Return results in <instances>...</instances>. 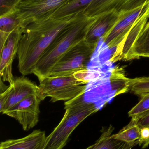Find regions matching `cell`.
Wrapping results in <instances>:
<instances>
[{
    "label": "cell",
    "mask_w": 149,
    "mask_h": 149,
    "mask_svg": "<svg viewBox=\"0 0 149 149\" xmlns=\"http://www.w3.org/2000/svg\"><path fill=\"white\" fill-rule=\"evenodd\" d=\"M149 7V0L143 6L120 14L119 20L107 35L100 40L108 49L116 48L123 41L129 31Z\"/></svg>",
    "instance_id": "obj_8"
},
{
    "label": "cell",
    "mask_w": 149,
    "mask_h": 149,
    "mask_svg": "<svg viewBox=\"0 0 149 149\" xmlns=\"http://www.w3.org/2000/svg\"><path fill=\"white\" fill-rule=\"evenodd\" d=\"M21 0H0V16L15 8Z\"/></svg>",
    "instance_id": "obj_23"
},
{
    "label": "cell",
    "mask_w": 149,
    "mask_h": 149,
    "mask_svg": "<svg viewBox=\"0 0 149 149\" xmlns=\"http://www.w3.org/2000/svg\"><path fill=\"white\" fill-rule=\"evenodd\" d=\"M84 94L65 102L64 115L47 136L44 149H63L76 127L87 117L99 111L94 104L85 100Z\"/></svg>",
    "instance_id": "obj_3"
},
{
    "label": "cell",
    "mask_w": 149,
    "mask_h": 149,
    "mask_svg": "<svg viewBox=\"0 0 149 149\" xmlns=\"http://www.w3.org/2000/svg\"><path fill=\"white\" fill-rule=\"evenodd\" d=\"M94 0H67L51 16L57 20L73 17L84 12Z\"/></svg>",
    "instance_id": "obj_18"
},
{
    "label": "cell",
    "mask_w": 149,
    "mask_h": 149,
    "mask_svg": "<svg viewBox=\"0 0 149 149\" xmlns=\"http://www.w3.org/2000/svg\"><path fill=\"white\" fill-rule=\"evenodd\" d=\"M46 138L44 131L36 130L23 138L1 142L0 149H44Z\"/></svg>",
    "instance_id": "obj_15"
},
{
    "label": "cell",
    "mask_w": 149,
    "mask_h": 149,
    "mask_svg": "<svg viewBox=\"0 0 149 149\" xmlns=\"http://www.w3.org/2000/svg\"><path fill=\"white\" fill-rule=\"evenodd\" d=\"M130 79L122 68L115 67L100 76L90 80L86 85L84 99L100 110L115 96L130 88Z\"/></svg>",
    "instance_id": "obj_4"
},
{
    "label": "cell",
    "mask_w": 149,
    "mask_h": 149,
    "mask_svg": "<svg viewBox=\"0 0 149 149\" xmlns=\"http://www.w3.org/2000/svg\"><path fill=\"white\" fill-rule=\"evenodd\" d=\"M114 128L112 125L104 128L101 130L99 138L94 144L86 149H131L136 144L128 143L111 136Z\"/></svg>",
    "instance_id": "obj_16"
},
{
    "label": "cell",
    "mask_w": 149,
    "mask_h": 149,
    "mask_svg": "<svg viewBox=\"0 0 149 149\" xmlns=\"http://www.w3.org/2000/svg\"></svg>",
    "instance_id": "obj_27"
},
{
    "label": "cell",
    "mask_w": 149,
    "mask_h": 149,
    "mask_svg": "<svg viewBox=\"0 0 149 149\" xmlns=\"http://www.w3.org/2000/svg\"><path fill=\"white\" fill-rule=\"evenodd\" d=\"M141 57L149 58V20L135 42L127 60Z\"/></svg>",
    "instance_id": "obj_19"
},
{
    "label": "cell",
    "mask_w": 149,
    "mask_h": 149,
    "mask_svg": "<svg viewBox=\"0 0 149 149\" xmlns=\"http://www.w3.org/2000/svg\"><path fill=\"white\" fill-rule=\"evenodd\" d=\"M149 145V139L148 141L143 142L141 146L143 149L145 148H147Z\"/></svg>",
    "instance_id": "obj_26"
},
{
    "label": "cell",
    "mask_w": 149,
    "mask_h": 149,
    "mask_svg": "<svg viewBox=\"0 0 149 149\" xmlns=\"http://www.w3.org/2000/svg\"><path fill=\"white\" fill-rule=\"evenodd\" d=\"M141 95L140 101L128 113L129 116L134 120L136 121L149 113V92Z\"/></svg>",
    "instance_id": "obj_21"
},
{
    "label": "cell",
    "mask_w": 149,
    "mask_h": 149,
    "mask_svg": "<svg viewBox=\"0 0 149 149\" xmlns=\"http://www.w3.org/2000/svg\"><path fill=\"white\" fill-rule=\"evenodd\" d=\"M130 88L135 94L149 92V77L130 79Z\"/></svg>",
    "instance_id": "obj_22"
},
{
    "label": "cell",
    "mask_w": 149,
    "mask_h": 149,
    "mask_svg": "<svg viewBox=\"0 0 149 149\" xmlns=\"http://www.w3.org/2000/svg\"><path fill=\"white\" fill-rule=\"evenodd\" d=\"M21 27V22L15 10L0 16V51L11 33Z\"/></svg>",
    "instance_id": "obj_17"
},
{
    "label": "cell",
    "mask_w": 149,
    "mask_h": 149,
    "mask_svg": "<svg viewBox=\"0 0 149 149\" xmlns=\"http://www.w3.org/2000/svg\"><path fill=\"white\" fill-rule=\"evenodd\" d=\"M23 33V29L19 27L10 35L1 52L0 75L3 81L12 85L15 79L12 73V63L17 55L18 44Z\"/></svg>",
    "instance_id": "obj_11"
},
{
    "label": "cell",
    "mask_w": 149,
    "mask_h": 149,
    "mask_svg": "<svg viewBox=\"0 0 149 149\" xmlns=\"http://www.w3.org/2000/svg\"><path fill=\"white\" fill-rule=\"evenodd\" d=\"M149 139V127H143L141 128V137L139 140L140 146Z\"/></svg>",
    "instance_id": "obj_24"
},
{
    "label": "cell",
    "mask_w": 149,
    "mask_h": 149,
    "mask_svg": "<svg viewBox=\"0 0 149 149\" xmlns=\"http://www.w3.org/2000/svg\"><path fill=\"white\" fill-rule=\"evenodd\" d=\"M120 16L119 13L112 11L96 17L89 29L85 41L97 47L100 40L107 35L116 24Z\"/></svg>",
    "instance_id": "obj_12"
},
{
    "label": "cell",
    "mask_w": 149,
    "mask_h": 149,
    "mask_svg": "<svg viewBox=\"0 0 149 149\" xmlns=\"http://www.w3.org/2000/svg\"><path fill=\"white\" fill-rule=\"evenodd\" d=\"M74 16L59 20L50 17L22 28L17 53L18 70L21 74L33 73L43 54Z\"/></svg>",
    "instance_id": "obj_1"
},
{
    "label": "cell",
    "mask_w": 149,
    "mask_h": 149,
    "mask_svg": "<svg viewBox=\"0 0 149 149\" xmlns=\"http://www.w3.org/2000/svg\"><path fill=\"white\" fill-rule=\"evenodd\" d=\"M96 48L82 41L59 60L48 76H65L85 70Z\"/></svg>",
    "instance_id": "obj_6"
},
{
    "label": "cell",
    "mask_w": 149,
    "mask_h": 149,
    "mask_svg": "<svg viewBox=\"0 0 149 149\" xmlns=\"http://www.w3.org/2000/svg\"><path fill=\"white\" fill-rule=\"evenodd\" d=\"M95 18L87 16L84 12L75 15L59 33L35 65L32 74L39 81L48 77L59 60L74 46L85 40Z\"/></svg>",
    "instance_id": "obj_2"
},
{
    "label": "cell",
    "mask_w": 149,
    "mask_h": 149,
    "mask_svg": "<svg viewBox=\"0 0 149 149\" xmlns=\"http://www.w3.org/2000/svg\"><path fill=\"white\" fill-rule=\"evenodd\" d=\"M40 102L38 95H32L3 114L15 119L24 130L28 131L35 127L39 121Z\"/></svg>",
    "instance_id": "obj_9"
},
{
    "label": "cell",
    "mask_w": 149,
    "mask_h": 149,
    "mask_svg": "<svg viewBox=\"0 0 149 149\" xmlns=\"http://www.w3.org/2000/svg\"><path fill=\"white\" fill-rule=\"evenodd\" d=\"M67 0H21L15 10L24 28L32 23L51 17Z\"/></svg>",
    "instance_id": "obj_7"
},
{
    "label": "cell",
    "mask_w": 149,
    "mask_h": 149,
    "mask_svg": "<svg viewBox=\"0 0 149 149\" xmlns=\"http://www.w3.org/2000/svg\"><path fill=\"white\" fill-rule=\"evenodd\" d=\"M148 0H94L84 11L87 16L97 17L114 11L119 14L131 11L145 4Z\"/></svg>",
    "instance_id": "obj_10"
},
{
    "label": "cell",
    "mask_w": 149,
    "mask_h": 149,
    "mask_svg": "<svg viewBox=\"0 0 149 149\" xmlns=\"http://www.w3.org/2000/svg\"><path fill=\"white\" fill-rule=\"evenodd\" d=\"M113 138L128 143L139 144L141 137V128L135 121L131 120L127 126L117 134H112Z\"/></svg>",
    "instance_id": "obj_20"
},
{
    "label": "cell",
    "mask_w": 149,
    "mask_h": 149,
    "mask_svg": "<svg viewBox=\"0 0 149 149\" xmlns=\"http://www.w3.org/2000/svg\"><path fill=\"white\" fill-rule=\"evenodd\" d=\"M135 121L141 128L143 127H149V113Z\"/></svg>",
    "instance_id": "obj_25"
},
{
    "label": "cell",
    "mask_w": 149,
    "mask_h": 149,
    "mask_svg": "<svg viewBox=\"0 0 149 149\" xmlns=\"http://www.w3.org/2000/svg\"><path fill=\"white\" fill-rule=\"evenodd\" d=\"M149 19V7L135 23L123 41L116 48L109 61L115 63L119 60H127L129 55L138 36Z\"/></svg>",
    "instance_id": "obj_14"
},
{
    "label": "cell",
    "mask_w": 149,
    "mask_h": 149,
    "mask_svg": "<svg viewBox=\"0 0 149 149\" xmlns=\"http://www.w3.org/2000/svg\"><path fill=\"white\" fill-rule=\"evenodd\" d=\"M87 67L70 75L48 76L39 81L38 97L41 101L50 97V102L69 101L84 94L88 81Z\"/></svg>",
    "instance_id": "obj_5"
},
{
    "label": "cell",
    "mask_w": 149,
    "mask_h": 149,
    "mask_svg": "<svg viewBox=\"0 0 149 149\" xmlns=\"http://www.w3.org/2000/svg\"><path fill=\"white\" fill-rule=\"evenodd\" d=\"M9 87L8 97L4 107L0 110L2 114L28 96L38 95V86L24 76L15 79Z\"/></svg>",
    "instance_id": "obj_13"
}]
</instances>
